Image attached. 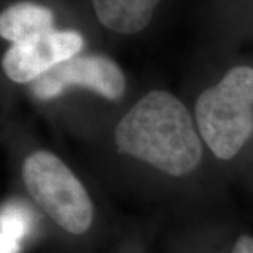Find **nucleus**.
Segmentation results:
<instances>
[{
  "mask_svg": "<svg viewBox=\"0 0 253 253\" xmlns=\"http://www.w3.org/2000/svg\"><path fill=\"white\" fill-rule=\"evenodd\" d=\"M116 144L118 152L172 176L194 170L203 156L201 141L187 109L162 90L149 91L121 118Z\"/></svg>",
  "mask_w": 253,
  "mask_h": 253,
  "instance_id": "nucleus-1",
  "label": "nucleus"
},
{
  "mask_svg": "<svg viewBox=\"0 0 253 253\" xmlns=\"http://www.w3.org/2000/svg\"><path fill=\"white\" fill-rule=\"evenodd\" d=\"M200 134L219 159L234 158L253 134V68L235 66L196 104Z\"/></svg>",
  "mask_w": 253,
  "mask_h": 253,
  "instance_id": "nucleus-2",
  "label": "nucleus"
},
{
  "mask_svg": "<svg viewBox=\"0 0 253 253\" xmlns=\"http://www.w3.org/2000/svg\"><path fill=\"white\" fill-rule=\"evenodd\" d=\"M23 177L30 196L58 225L76 235L89 229L93 206L87 191L61 159L34 152L24 162Z\"/></svg>",
  "mask_w": 253,
  "mask_h": 253,
  "instance_id": "nucleus-3",
  "label": "nucleus"
},
{
  "mask_svg": "<svg viewBox=\"0 0 253 253\" xmlns=\"http://www.w3.org/2000/svg\"><path fill=\"white\" fill-rule=\"evenodd\" d=\"M83 86L109 100L126 90V78L116 62L101 55L75 56L56 65L33 82V93L41 100L54 99L68 86Z\"/></svg>",
  "mask_w": 253,
  "mask_h": 253,
  "instance_id": "nucleus-4",
  "label": "nucleus"
},
{
  "mask_svg": "<svg viewBox=\"0 0 253 253\" xmlns=\"http://www.w3.org/2000/svg\"><path fill=\"white\" fill-rule=\"evenodd\" d=\"M83 45V37L76 31L51 30L10 46L3 56V69L13 82H34L56 65L75 58Z\"/></svg>",
  "mask_w": 253,
  "mask_h": 253,
  "instance_id": "nucleus-5",
  "label": "nucleus"
},
{
  "mask_svg": "<svg viewBox=\"0 0 253 253\" xmlns=\"http://www.w3.org/2000/svg\"><path fill=\"white\" fill-rule=\"evenodd\" d=\"M162 0H91L99 21L118 34H136L154 17Z\"/></svg>",
  "mask_w": 253,
  "mask_h": 253,
  "instance_id": "nucleus-6",
  "label": "nucleus"
},
{
  "mask_svg": "<svg viewBox=\"0 0 253 253\" xmlns=\"http://www.w3.org/2000/svg\"><path fill=\"white\" fill-rule=\"evenodd\" d=\"M54 14L49 9L30 1L10 6L0 16V34L14 44L26 42L54 30Z\"/></svg>",
  "mask_w": 253,
  "mask_h": 253,
  "instance_id": "nucleus-7",
  "label": "nucleus"
},
{
  "mask_svg": "<svg viewBox=\"0 0 253 253\" xmlns=\"http://www.w3.org/2000/svg\"><path fill=\"white\" fill-rule=\"evenodd\" d=\"M31 214L23 204L10 203L1 210V253H17L30 229Z\"/></svg>",
  "mask_w": 253,
  "mask_h": 253,
  "instance_id": "nucleus-8",
  "label": "nucleus"
},
{
  "mask_svg": "<svg viewBox=\"0 0 253 253\" xmlns=\"http://www.w3.org/2000/svg\"><path fill=\"white\" fill-rule=\"evenodd\" d=\"M232 253H253V238L242 235L234 245Z\"/></svg>",
  "mask_w": 253,
  "mask_h": 253,
  "instance_id": "nucleus-9",
  "label": "nucleus"
}]
</instances>
